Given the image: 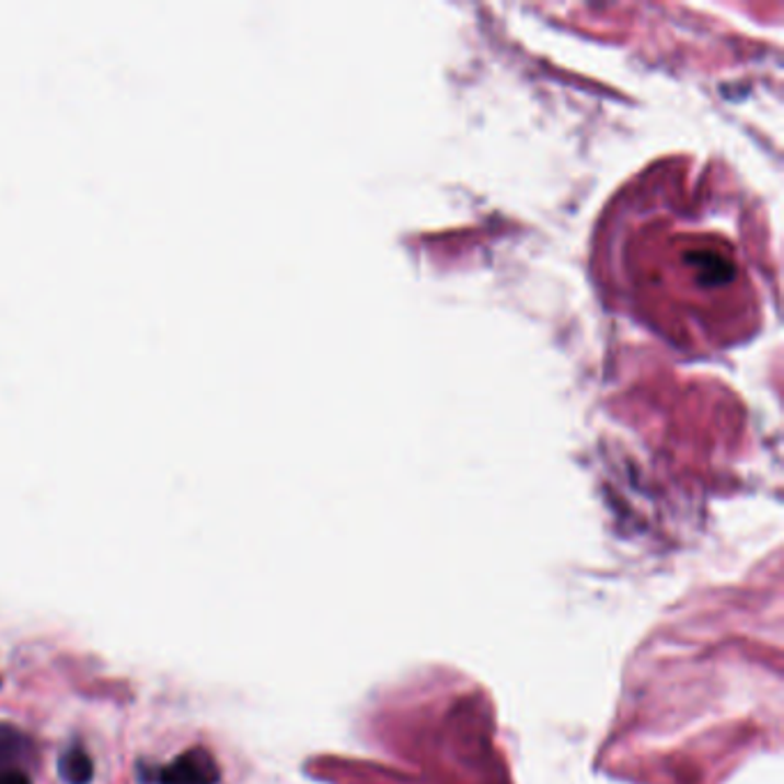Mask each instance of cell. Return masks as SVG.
<instances>
[{"label": "cell", "mask_w": 784, "mask_h": 784, "mask_svg": "<svg viewBox=\"0 0 784 784\" xmlns=\"http://www.w3.org/2000/svg\"><path fill=\"white\" fill-rule=\"evenodd\" d=\"M95 775V766H92V759L81 748H72L62 754L60 759V777L67 784H88Z\"/></svg>", "instance_id": "cell-3"}, {"label": "cell", "mask_w": 784, "mask_h": 784, "mask_svg": "<svg viewBox=\"0 0 784 784\" xmlns=\"http://www.w3.org/2000/svg\"><path fill=\"white\" fill-rule=\"evenodd\" d=\"M159 782L161 784H217L219 766L210 752L203 748H192L161 771Z\"/></svg>", "instance_id": "cell-1"}, {"label": "cell", "mask_w": 784, "mask_h": 784, "mask_svg": "<svg viewBox=\"0 0 784 784\" xmlns=\"http://www.w3.org/2000/svg\"><path fill=\"white\" fill-rule=\"evenodd\" d=\"M0 784H31V780L23 771H8L0 773Z\"/></svg>", "instance_id": "cell-4"}, {"label": "cell", "mask_w": 784, "mask_h": 784, "mask_svg": "<svg viewBox=\"0 0 784 784\" xmlns=\"http://www.w3.org/2000/svg\"><path fill=\"white\" fill-rule=\"evenodd\" d=\"M33 741L12 725H0V773L21 771L33 759Z\"/></svg>", "instance_id": "cell-2"}]
</instances>
